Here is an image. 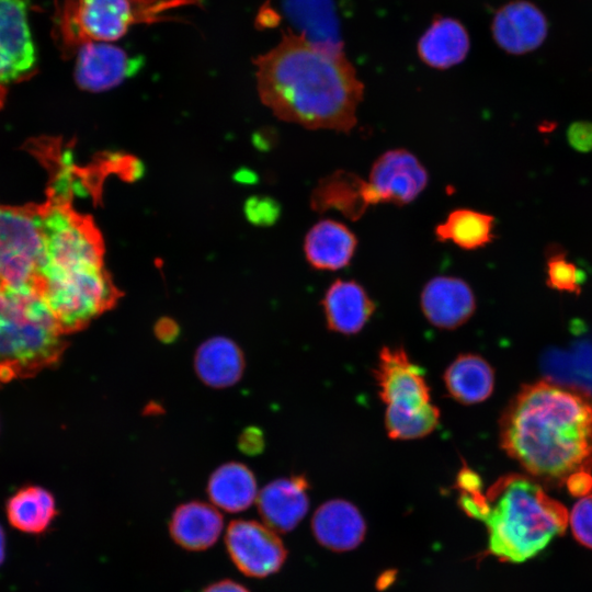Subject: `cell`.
Returning a JSON list of instances; mask_svg holds the SVG:
<instances>
[{
  "label": "cell",
  "mask_w": 592,
  "mask_h": 592,
  "mask_svg": "<svg viewBox=\"0 0 592 592\" xmlns=\"http://www.w3.org/2000/svg\"><path fill=\"white\" fill-rule=\"evenodd\" d=\"M470 47L464 25L452 18H440L425 30L418 42V55L428 66L447 69L460 64Z\"/></svg>",
  "instance_id": "cell-21"
},
{
  "label": "cell",
  "mask_w": 592,
  "mask_h": 592,
  "mask_svg": "<svg viewBox=\"0 0 592 592\" xmlns=\"http://www.w3.org/2000/svg\"><path fill=\"white\" fill-rule=\"evenodd\" d=\"M491 33L500 48L512 55H523L537 49L545 42L548 21L533 2L514 0L497 10Z\"/></svg>",
  "instance_id": "cell-11"
},
{
  "label": "cell",
  "mask_w": 592,
  "mask_h": 592,
  "mask_svg": "<svg viewBox=\"0 0 592 592\" xmlns=\"http://www.w3.org/2000/svg\"><path fill=\"white\" fill-rule=\"evenodd\" d=\"M201 0H57L53 37L66 55L89 42L123 37L136 24L177 20L170 10L200 5Z\"/></svg>",
  "instance_id": "cell-5"
},
{
  "label": "cell",
  "mask_w": 592,
  "mask_h": 592,
  "mask_svg": "<svg viewBox=\"0 0 592 592\" xmlns=\"http://www.w3.org/2000/svg\"><path fill=\"white\" fill-rule=\"evenodd\" d=\"M202 592H250L246 587L242 584L230 580V579H224L220 581H216L209 585H207Z\"/></svg>",
  "instance_id": "cell-32"
},
{
  "label": "cell",
  "mask_w": 592,
  "mask_h": 592,
  "mask_svg": "<svg viewBox=\"0 0 592 592\" xmlns=\"http://www.w3.org/2000/svg\"><path fill=\"white\" fill-rule=\"evenodd\" d=\"M194 366L198 378L207 386L225 388L241 378L244 358L234 341L225 337H215L198 346Z\"/></svg>",
  "instance_id": "cell-22"
},
{
  "label": "cell",
  "mask_w": 592,
  "mask_h": 592,
  "mask_svg": "<svg viewBox=\"0 0 592 592\" xmlns=\"http://www.w3.org/2000/svg\"><path fill=\"white\" fill-rule=\"evenodd\" d=\"M253 62L259 96L280 119L342 133L355 126L364 84L340 46L287 32Z\"/></svg>",
  "instance_id": "cell-1"
},
{
  "label": "cell",
  "mask_w": 592,
  "mask_h": 592,
  "mask_svg": "<svg viewBox=\"0 0 592 592\" xmlns=\"http://www.w3.org/2000/svg\"><path fill=\"white\" fill-rule=\"evenodd\" d=\"M240 448L248 454H255L263 446L262 435L258 429L249 428L240 436Z\"/></svg>",
  "instance_id": "cell-31"
},
{
  "label": "cell",
  "mask_w": 592,
  "mask_h": 592,
  "mask_svg": "<svg viewBox=\"0 0 592 592\" xmlns=\"http://www.w3.org/2000/svg\"><path fill=\"white\" fill-rule=\"evenodd\" d=\"M308 487L304 476L280 478L267 483L257 497L264 524L274 532L294 530L308 512Z\"/></svg>",
  "instance_id": "cell-16"
},
{
  "label": "cell",
  "mask_w": 592,
  "mask_h": 592,
  "mask_svg": "<svg viewBox=\"0 0 592 592\" xmlns=\"http://www.w3.org/2000/svg\"><path fill=\"white\" fill-rule=\"evenodd\" d=\"M311 528L321 546L334 551H348L363 542L366 523L354 504L332 499L315 511Z\"/></svg>",
  "instance_id": "cell-17"
},
{
  "label": "cell",
  "mask_w": 592,
  "mask_h": 592,
  "mask_svg": "<svg viewBox=\"0 0 592 592\" xmlns=\"http://www.w3.org/2000/svg\"><path fill=\"white\" fill-rule=\"evenodd\" d=\"M444 384L451 397L464 405L481 402L490 397L494 373L490 364L477 354H460L444 372Z\"/></svg>",
  "instance_id": "cell-23"
},
{
  "label": "cell",
  "mask_w": 592,
  "mask_h": 592,
  "mask_svg": "<svg viewBox=\"0 0 592 592\" xmlns=\"http://www.w3.org/2000/svg\"><path fill=\"white\" fill-rule=\"evenodd\" d=\"M382 401L385 428L394 440H414L434 431L440 410L431 401L424 371L401 346L382 348L373 371Z\"/></svg>",
  "instance_id": "cell-6"
},
{
  "label": "cell",
  "mask_w": 592,
  "mask_h": 592,
  "mask_svg": "<svg viewBox=\"0 0 592 592\" xmlns=\"http://www.w3.org/2000/svg\"><path fill=\"white\" fill-rule=\"evenodd\" d=\"M322 307L329 329L345 335L361 331L375 310L367 292L353 280L334 281L325 293Z\"/></svg>",
  "instance_id": "cell-18"
},
{
  "label": "cell",
  "mask_w": 592,
  "mask_h": 592,
  "mask_svg": "<svg viewBox=\"0 0 592 592\" xmlns=\"http://www.w3.org/2000/svg\"><path fill=\"white\" fill-rule=\"evenodd\" d=\"M569 524L574 538L592 548V494L581 498L569 513Z\"/></svg>",
  "instance_id": "cell-28"
},
{
  "label": "cell",
  "mask_w": 592,
  "mask_h": 592,
  "mask_svg": "<svg viewBox=\"0 0 592 592\" xmlns=\"http://www.w3.org/2000/svg\"><path fill=\"white\" fill-rule=\"evenodd\" d=\"M30 9L31 0H0V101L12 84L31 77L36 68Z\"/></svg>",
  "instance_id": "cell-8"
},
{
  "label": "cell",
  "mask_w": 592,
  "mask_h": 592,
  "mask_svg": "<svg viewBox=\"0 0 592 592\" xmlns=\"http://www.w3.org/2000/svg\"><path fill=\"white\" fill-rule=\"evenodd\" d=\"M378 200L368 181L346 170H337L319 180L310 196L315 212L338 210L351 220L360 219Z\"/></svg>",
  "instance_id": "cell-15"
},
{
  "label": "cell",
  "mask_w": 592,
  "mask_h": 592,
  "mask_svg": "<svg viewBox=\"0 0 592 592\" xmlns=\"http://www.w3.org/2000/svg\"><path fill=\"white\" fill-rule=\"evenodd\" d=\"M225 544L235 566L251 578H264L277 572L287 556L277 534L257 521H231L226 531Z\"/></svg>",
  "instance_id": "cell-9"
},
{
  "label": "cell",
  "mask_w": 592,
  "mask_h": 592,
  "mask_svg": "<svg viewBox=\"0 0 592 592\" xmlns=\"http://www.w3.org/2000/svg\"><path fill=\"white\" fill-rule=\"evenodd\" d=\"M224 519L216 506L202 501H190L175 508L170 522L171 538L191 551L205 550L219 538Z\"/></svg>",
  "instance_id": "cell-20"
},
{
  "label": "cell",
  "mask_w": 592,
  "mask_h": 592,
  "mask_svg": "<svg viewBox=\"0 0 592 592\" xmlns=\"http://www.w3.org/2000/svg\"><path fill=\"white\" fill-rule=\"evenodd\" d=\"M357 238L345 225L333 219L317 221L306 234L304 253L316 270L337 271L350 264Z\"/></svg>",
  "instance_id": "cell-19"
},
{
  "label": "cell",
  "mask_w": 592,
  "mask_h": 592,
  "mask_svg": "<svg viewBox=\"0 0 592 592\" xmlns=\"http://www.w3.org/2000/svg\"><path fill=\"white\" fill-rule=\"evenodd\" d=\"M178 323L170 318H162L155 325V334L164 343L173 342L179 335Z\"/></svg>",
  "instance_id": "cell-30"
},
{
  "label": "cell",
  "mask_w": 592,
  "mask_h": 592,
  "mask_svg": "<svg viewBox=\"0 0 592 592\" xmlns=\"http://www.w3.org/2000/svg\"><path fill=\"white\" fill-rule=\"evenodd\" d=\"M582 281V272L570 262L566 252L555 247L547 257V284L548 286L570 293H579Z\"/></svg>",
  "instance_id": "cell-27"
},
{
  "label": "cell",
  "mask_w": 592,
  "mask_h": 592,
  "mask_svg": "<svg viewBox=\"0 0 592 592\" xmlns=\"http://www.w3.org/2000/svg\"><path fill=\"white\" fill-rule=\"evenodd\" d=\"M429 174L409 150L397 148L380 155L373 163L368 183L378 203L403 206L414 201L426 187Z\"/></svg>",
  "instance_id": "cell-10"
},
{
  "label": "cell",
  "mask_w": 592,
  "mask_h": 592,
  "mask_svg": "<svg viewBox=\"0 0 592 592\" xmlns=\"http://www.w3.org/2000/svg\"><path fill=\"white\" fill-rule=\"evenodd\" d=\"M206 491L214 506L229 513L247 510L258 497L253 473L236 462L216 468L208 479Z\"/></svg>",
  "instance_id": "cell-24"
},
{
  "label": "cell",
  "mask_w": 592,
  "mask_h": 592,
  "mask_svg": "<svg viewBox=\"0 0 592 592\" xmlns=\"http://www.w3.org/2000/svg\"><path fill=\"white\" fill-rule=\"evenodd\" d=\"M56 514L54 497L37 486L20 489L7 502V515L11 525L26 533L44 532Z\"/></svg>",
  "instance_id": "cell-26"
},
{
  "label": "cell",
  "mask_w": 592,
  "mask_h": 592,
  "mask_svg": "<svg viewBox=\"0 0 592 592\" xmlns=\"http://www.w3.org/2000/svg\"><path fill=\"white\" fill-rule=\"evenodd\" d=\"M4 559V534L0 526V565Z\"/></svg>",
  "instance_id": "cell-33"
},
{
  "label": "cell",
  "mask_w": 592,
  "mask_h": 592,
  "mask_svg": "<svg viewBox=\"0 0 592 592\" xmlns=\"http://www.w3.org/2000/svg\"><path fill=\"white\" fill-rule=\"evenodd\" d=\"M75 79L88 91H103L122 82L138 66L121 47L105 42H89L77 52Z\"/></svg>",
  "instance_id": "cell-13"
},
{
  "label": "cell",
  "mask_w": 592,
  "mask_h": 592,
  "mask_svg": "<svg viewBox=\"0 0 592 592\" xmlns=\"http://www.w3.org/2000/svg\"><path fill=\"white\" fill-rule=\"evenodd\" d=\"M458 504L486 524L488 553L502 561L535 557L569 524V513L560 502L517 474L499 478L486 492L481 487L459 491Z\"/></svg>",
  "instance_id": "cell-3"
},
{
  "label": "cell",
  "mask_w": 592,
  "mask_h": 592,
  "mask_svg": "<svg viewBox=\"0 0 592 592\" xmlns=\"http://www.w3.org/2000/svg\"><path fill=\"white\" fill-rule=\"evenodd\" d=\"M493 216L469 208L452 210L446 219L435 227V237L441 242H453L465 250L482 248L494 239Z\"/></svg>",
  "instance_id": "cell-25"
},
{
  "label": "cell",
  "mask_w": 592,
  "mask_h": 592,
  "mask_svg": "<svg viewBox=\"0 0 592 592\" xmlns=\"http://www.w3.org/2000/svg\"><path fill=\"white\" fill-rule=\"evenodd\" d=\"M500 443L539 479L566 485L591 474L590 398L549 382L524 385L501 417Z\"/></svg>",
  "instance_id": "cell-2"
},
{
  "label": "cell",
  "mask_w": 592,
  "mask_h": 592,
  "mask_svg": "<svg viewBox=\"0 0 592 592\" xmlns=\"http://www.w3.org/2000/svg\"><path fill=\"white\" fill-rule=\"evenodd\" d=\"M425 318L436 328L456 329L465 323L476 309L470 286L455 276H436L423 287L420 297Z\"/></svg>",
  "instance_id": "cell-14"
},
{
  "label": "cell",
  "mask_w": 592,
  "mask_h": 592,
  "mask_svg": "<svg viewBox=\"0 0 592 592\" xmlns=\"http://www.w3.org/2000/svg\"><path fill=\"white\" fill-rule=\"evenodd\" d=\"M43 250L39 206L0 204V280L35 287Z\"/></svg>",
  "instance_id": "cell-7"
},
{
  "label": "cell",
  "mask_w": 592,
  "mask_h": 592,
  "mask_svg": "<svg viewBox=\"0 0 592 592\" xmlns=\"http://www.w3.org/2000/svg\"><path fill=\"white\" fill-rule=\"evenodd\" d=\"M567 140L577 151H592V123L588 121L572 123L567 130Z\"/></svg>",
  "instance_id": "cell-29"
},
{
  "label": "cell",
  "mask_w": 592,
  "mask_h": 592,
  "mask_svg": "<svg viewBox=\"0 0 592 592\" xmlns=\"http://www.w3.org/2000/svg\"><path fill=\"white\" fill-rule=\"evenodd\" d=\"M540 371L549 383L592 398V330L574 332L566 346L548 348Z\"/></svg>",
  "instance_id": "cell-12"
},
{
  "label": "cell",
  "mask_w": 592,
  "mask_h": 592,
  "mask_svg": "<svg viewBox=\"0 0 592 592\" xmlns=\"http://www.w3.org/2000/svg\"><path fill=\"white\" fill-rule=\"evenodd\" d=\"M62 335L34 286L0 280V386L57 364Z\"/></svg>",
  "instance_id": "cell-4"
}]
</instances>
